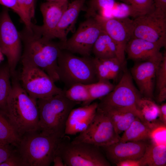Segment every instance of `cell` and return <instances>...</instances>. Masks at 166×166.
I'll list each match as a JSON object with an SVG mask.
<instances>
[{
    "instance_id": "1",
    "label": "cell",
    "mask_w": 166,
    "mask_h": 166,
    "mask_svg": "<svg viewBox=\"0 0 166 166\" xmlns=\"http://www.w3.org/2000/svg\"><path fill=\"white\" fill-rule=\"evenodd\" d=\"M23 49L20 60L22 65L38 67L45 71L54 82L59 81L57 59L61 49L58 43L45 37L40 26L32 23L19 31Z\"/></svg>"
},
{
    "instance_id": "2",
    "label": "cell",
    "mask_w": 166,
    "mask_h": 166,
    "mask_svg": "<svg viewBox=\"0 0 166 166\" xmlns=\"http://www.w3.org/2000/svg\"><path fill=\"white\" fill-rule=\"evenodd\" d=\"M11 77L12 89L7 100L6 113L21 137L26 133L38 130L37 100L25 91L16 74Z\"/></svg>"
},
{
    "instance_id": "3",
    "label": "cell",
    "mask_w": 166,
    "mask_h": 166,
    "mask_svg": "<svg viewBox=\"0 0 166 166\" xmlns=\"http://www.w3.org/2000/svg\"><path fill=\"white\" fill-rule=\"evenodd\" d=\"M37 101L39 114L38 130L45 135L62 138L69 114L79 103L68 99L63 92Z\"/></svg>"
},
{
    "instance_id": "4",
    "label": "cell",
    "mask_w": 166,
    "mask_h": 166,
    "mask_svg": "<svg viewBox=\"0 0 166 166\" xmlns=\"http://www.w3.org/2000/svg\"><path fill=\"white\" fill-rule=\"evenodd\" d=\"M61 139L38 130L24 134L16 147L23 166H49Z\"/></svg>"
},
{
    "instance_id": "5",
    "label": "cell",
    "mask_w": 166,
    "mask_h": 166,
    "mask_svg": "<svg viewBox=\"0 0 166 166\" xmlns=\"http://www.w3.org/2000/svg\"><path fill=\"white\" fill-rule=\"evenodd\" d=\"M57 73L66 89L76 84L98 81L93 57L78 56L64 49H61L58 58Z\"/></svg>"
},
{
    "instance_id": "6",
    "label": "cell",
    "mask_w": 166,
    "mask_h": 166,
    "mask_svg": "<svg viewBox=\"0 0 166 166\" xmlns=\"http://www.w3.org/2000/svg\"><path fill=\"white\" fill-rule=\"evenodd\" d=\"M100 147L83 142H74L67 135L61 139L55 155L62 158L65 166H110Z\"/></svg>"
},
{
    "instance_id": "7",
    "label": "cell",
    "mask_w": 166,
    "mask_h": 166,
    "mask_svg": "<svg viewBox=\"0 0 166 166\" xmlns=\"http://www.w3.org/2000/svg\"><path fill=\"white\" fill-rule=\"evenodd\" d=\"M142 97L135 86L131 73L125 70L119 82L115 86L112 91L100 99L98 108L102 110L131 109L136 112L138 114L139 118L142 121L137 106Z\"/></svg>"
},
{
    "instance_id": "8",
    "label": "cell",
    "mask_w": 166,
    "mask_h": 166,
    "mask_svg": "<svg viewBox=\"0 0 166 166\" xmlns=\"http://www.w3.org/2000/svg\"><path fill=\"white\" fill-rule=\"evenodd\" d=\"M22 44L16 27L10 15L8 8L4 6L0 13V49L6 56L11 76L20 60Z\"/></svg>"
},
{
    "instance_id": "9",
    "label": "cell",
    "mask_w": 166,
    "mask_h": 166,
    "mask_svg": "<svg viewBox=\"0 0 166 166\" xmlns=\"http://www.w3.org/2000/svg\"><path fill=\"white\" fill-rule=\"evenodd\" d=\"M133 37L156 44L166 45V12L156 7L133 19Z\"/></svg>"
},
{
    "instance_id": "10",
    "label": "cell",
    "mask_w": 166,
    "mask_h": 166,
    "mask_svg": "<svg viewBox=\"0 0 166 166\" xmlns=\"http://www.w3.org/2000/svg\"><path fill=\"white\" fill-rule=\"evenodd\" d=\"M120 137L116 132L108 116L97 107L93 118L87 127L72 141L88 143L100 147L119 141Z\"/></svg>"
},
{
    "instance_id": "11",
    "label": "cell",
    "mask_w": 166,
    "mask_h": 166,
    "mask_svg": "<svg viewBox=\"0 0 166 166\" xmlns=\"http://www.w3.org/2000/svg\"><path fill=\"white\" fill-rule=\"evenodd\" d=\"M19 79L28 95L37 100L63 92L45 71L34 66L22 65Z\"/></svg>"
},
{
    "instance_id": "12",
    "label": "cell",
    "mask_w": 166,
    "mask_h": 166,
    "mask_svg": "<svg viewBox=\"0 0 166 166\" xmlns=\"http://www.w3.org/2000/svg\"><path fill=\"white\" fill-rule=\"evenodd\" d=\"M102 30L93 17L87 18L64 42H59L61 49L82 56L90 57L93 46Z\"/></svg>"
},
{
    "instance_id": "13",
    "label": "cell",
    "mask_w": 166,
    "mask_h": 166,
    "mask_svg": "<svg viewBox=\"0 0 166 166\" xmlns=\"http://www.w3.org/2000/svg\"><path fill=\"white\" fill-rule=\"evenodd\" d=\"M93 17L115 43L117 47V58L123 66L125 64L126 47L133 36V19L129 17L106 18L98 14Z\"/></svg>"
},
{
    "instance_id": "14",
    "label": "cell",
    "mask_w": 166,
    "mask_h": 166,
    "mask_svg": "<svg viewBox=\"0 0 166 166\" xmlns=\"http://www.w3.org/2000/svg\"><path fill=\"white\" fill-rule=\"evenodd\" d=\"M162 59L137 62L132 68L131 74L143 97L153 98L156 70Z\"/></svg>"
},
{
    "instance_id": "15",
    "label": "cell",
    "mask_w": 166,
    "mask_h": 166,
    "mask_svg": "<svg viewBox=\"0 0 166 166\" xmlns=\"http://www.w3.org/2000/svg\"><path fill=\"white\" fill-rule=\"evenodd\" d=\"M148 144L145 141H119L100 148L103 150L108 161L116 164L128 159H140L143 156Z\"/></svg>"
},
{
    "instance_id": "16",
    "label": "cell",
    "mask_w": 166,
    "mask_h": 166,
    "mask_svg": "<svg viewBox=\"0 0 166 166\" xmlns=\"http://www.w3.org/2000/svg\"><path fill=\"white\" fill-rule=\"evenodd\" d=\"M68 4V0H60L47 1L41 5L43 24L40 28L43 35L48 39H55L56 29Z\"/></svg>"
},
{
    "instance_id": "17",
    "label": "cell",
    "mask_w": 166,
    "mask_h": 166,
    "mask_svg": "<svg viewBox=\"0 0 166 166\" xmlns=\"http://www.w3.org/2000/svg\"><path fill=\"white\" fill-rule=\"evenodd\" d=\"M161 48L156 44L132 36L126 45L125 52L128 59L137 62L159 61L163 56L160 52Z\"/></svg>"
},
{
    "instance_id": "18",
    "label": "cell",
    "mask_w": 166,
    "mask_h": 166,
    "mask_svg": "<svg viewBox=\"0 0 166 166\" xmlns=\"http://www.w3.org/2000/svg\"><path fill=\"white\" fill-rule=\"evenodd\" d=\"M98 103L73 108L68 117L65 135H75L84 131L91 122L96 113Z\"/></svg>"
},
{
    "instance_id": "19",
    "label": "cell",
    "mask_w": 166,
    "mask_h": 166,
    "mask_svg": "<svg viewBox=\"0 0 166 166\" xmlns=\"http://www.w3.org/2000/svg\"><path fill=\"white\" fill-rule=\"evenodd\" d=\"M86 0H74L69 3L58 24L55 34V38L61 42L67 39L68 33L73 29L80 13Z\"/></svg>"
},
{
    "instance_id": "20",
    "label": "cell",
    "mask_w": 166,
    "mask_h": 166,
    "mask_svg": "<svg viewBox=\"0 0 166 166\" xmlns=\"http://www.w3.org/2000/svg\"><path fill=\"white\" fill-rule=\"evenodd\" d=\"M95 57L104 59L117 57V47L114 42L103 30L93 46Z\"/></svg>"
},
{
    "instance_id": "21",
    "label": "cell",
    "mask_w": 166,
    "mask_h": 166,
    "mask_svg": "<svg viewBox=\"0 0 166 166\" xmlns=\"http://www.w3.org/2000/svg\"><path fill=\"white\" fill-rule=\"evenodd\" d=\"M151 128L137 117L120 137L119 141H145L150 139Z\"/></svg>"
},
{
    "instance_id": "22",
    "label": "cell",
    "mask_w": 166,
    "mask_h": 166,
    "mask_svg": "<svg viewBox=\"0 0 166 166\" xmlns=\"http://www.w3.org/2000/svg\"><path fill=\"white\" fill-rule=\"evenodd\" d=\"M143 166H165L166 145L152 142L148 144L140 159Z\"/></svg>"
},
{
    "instance_id": "23",
    "label": "cell",
    "mask_w": 166,
    "mask_h": 166,
    "mask_svg": "<svg viewBox=\"0 0 166 166\" xmlns=\"http://www.w3.org/2000/svg\"><path fill=\"white\" fill-rule=\"evenodd\" d=\"M7 113L0 109V141L15 148L21 139Z\"/></svg>"
},
{
    "instance_id": "24",
    "label": "cell",
    "mask_w": 166,
    "mask_h": 166,
    "mask_svg": "<svg viewBox=\"0 0 166 166\" xmlns=\"http://www.w3.org/2000/svg\"><path fill=\"white\" fill-rule=\"evenodd\" d=\"M140 113L142 121L150 128L161 122L159 120L158 105L152 101V99L142 97L137 106Z\"/></svg>"
},
{
    "instance_id": "25",
    "label": "cell",
    "mask_w": 166,
    "mask_h": 166,
    "mask_svg": "<svg viewBox=\"0 0 166 166\" xmlns=\"http://www.w3.org/2000/svg\"><path fill=\"white\" fill-rule=\"evenodd\" d=\"M11 77L7 64L0 68V109L6 112L7 100L12 89Z\"/></svg>"
},
{
    "instance_id": "26",
    "label": "cell",
    "mask_w": 166,
    "mask_h": 166,
    "mask_svg": "<svg viewBox=\"0 0 166 166\" xmlns=\"http://www.w3.org/2000/svg\"><path fill=\"white\" fill-rule=\"evenodd\" d=\"M87 85L89 95L87 105L95 100L101 99L107 95L112 91L115 86L110 81L107 80H99Z\"/></svg>"
},
{
    "instance_id": "27",
    "label": "cell",
    "mask_w": 166,
    "mask_h": 166,
    "mask_svg": "<svg viewBox=\"0 0 166 166\" xmlns=\"http://www.w3.org/2000/svg\"><path fill=\"white\" fill-rule=\"evenodd\" d=\"M156 88L157 92L158 102L162 103L166 99V54H163V58L157 67L156 74Z\"/></svg>"
},
{
    "instance_id": "28",
    "label": "cell",
    "mask_w": 166,
    "mask_h": 166,
    "mask_svg": "<svg viewBox=\"0 0 166 166\" xmlns=\"http://www.w3.org/2000/svg\"><path fill=\"white\" fill-rule=\"evenodd\" d=\"M87 84H75L65 90H63L65 96L69 100L80 103L82 106L87 105L89 100Z\"/></svg>"
},
{
    "instance_id": "29",
    "label": "cell",
    "mask_w": 166,
    "mask_h": 166,
    "mask_svg": "<svg viewBox=\"0 0 166 166\" xmlns=\"http://www.w3.org/2000/svg\"><path fill=\"white\" fill-rule=\"evenodd\" d=\"M131 9L133 18L149 13L156 8L153 0H118Z\"/></svg>"
},
{
    "instance_id": "30",
    "label": "cell",
    "mask_w": 166,
    "mask_h": 166,
    "mask_svg": "<svg viewBox=\"0 0 166 166\" xmlns=\"http://www.w3.org/2000/svg\"><path fill=\"white\" fill-rule=\"evenodd\" d=\"M139 118L138 114L131 110H127L125 111L119 121L114 126L116 133L119 135L126 130L137 117Z\"/></svg>"
},
{
    "instance_id": "31",
    "label": "cell",
    "mask_w": 166,
    "mask_h": 166,
    "mask_svg": "<svg viewBox=\"0 0 166 166\" xmlns=\"http://www.w3.org/2000/svg\"><path fill=\"white\" fill-rule=\"evenodd\" d=\"M115 2V0H91L86 16L87 18L93 17L98 12L112 8Z\"/></svg>"
},
{
    "instance_id": "32",
    "label": "cell",
    "mask_w": 166,
    "mask_h": 166,
    "mask_svg": "<svg viewBox=\"0 0 166 166\" xmlns=\"http://www.w3.org/2000/svg\"><path fill=\"white\" fill-rule=\"evenodd\" d=\"M166 125L160 122L151 128L150 139L152 142L166 145Z\"/></svg>"
},
{
    "instance_id": "33",
    "label": "cell",
    "mask_w": 166,
    "mask_h": 166,
    "mask_svg": "<svg viewBox=\"0 0 166 166\" xmlns=\"http://www.w3.org/2000/svg\"><path fill=\"white\" fill-rule=\"evenodd\" d=\"M111 18H124L132 17L133 15L130 8L126 5L121 2H115L110 10Z\"/></svg>"
},
{
    "instance_id": "34",
    "label": "cell",
    "mask_w": 166,
    "mask_h": 166,
    "mask_svg": "<svg viewBox=\"0 0 166 166\" xmlns=\"http://www.w3.org/2000/svg\"><path fill=\"white\" fill-rule=\"evenodd\" d=\"M97 77L99 80H114V77L100 59L93 57Z\"/></svg>"
},
{
    "instance_id": "35",
    "label": "cell",
    "mask_w": 166,
    "mask_h": 166,
    "mask_svg": "<svg viewBox=\"0 0 166 166\" xmlns=\"http://www.w3.org/2000/svg\"><path fill=\"white\" fill-rule=\"evenodd\" d=\"M0 4L4 6L11 9L19 16L24 26H30L31 23L27 18L19 6L17 0H0Z\"/></svg>"
},
{
    "instance_id": "36",
    "label": "cell",
    "mask_w": 166,
    "mask_h": 166,
    "mask_svg": "<svg viewBox=\"0 0 166 166\" xmlns=\"http://www.w3.org/2000/svg\"><path fill=\"white\" fill-rule=\"evenodd\" d=\"M17 1L28 21L30 23L32 22V21L35 15V0H17Z\"/></svg>"
},
{
    "instance_id": "37",
    "label": "cell",
    "mask_w": 166,
    "mask_h": 166,
    "mask_svg": "<svg viewBox=\"0 0 166 166\" xmlns=\"http://www.w3.org/2000/svg\"><path fill=\"white\" fill-rule=\"evenodd\" d=\"M107 67L116 79L123 66L117 57L99 59Z\"/></svg>"
},
{
    "instance_id": "38",
    "label": "cell",
    "mask_w": 166,
    "mask_h": 166,
    "mask_svg": "<svg viewBox=\"0 0 166 166\" xmlns=\"http://www.w3.org/2000/svg\"><path fill=\"white\" fill-rule=\"evenodd\" d=\"M0 166H23L21 158L16 148Z\"/></svg>"
},
{
    "instance_id": "39",
    "label": "cell",
    "mask_w": 166,
    "mask_h": 166,
    "mask_svg": "<svg viewBox=\"0 0 166 166\" xmlns=\"http://www.w3.org/2000/svg\"><path fill=\"white\" fill-rule=\"evenodd\" d=\"M9 144L0 145V164L4 162L10 156L15 148Z\"/></svg>"
},
{
    "instance_id": "40",
    "label": "cell",
    "mask_w": 166,
    "mask_h": 166,
    "mask_svg": "<svg viewBox=\"0 0 166 166\" xmlns=\"http://www.w3.org/2000/svg\"><path fill=\"white\" fill-rule=\"evenodd\" d=\"M116 164L117 166H143L140 159H126L120 161Z\"/></svg>"
},
{
    "instance_id": "41",
    "label": "cell",
    "mask_w": 166,
    "mask_h": 166,
    "mask_svg": "<svg viewBox=\"0 0 166 166\" xmlns=\"http://www.w3.org/2000/svg\"><path fill=\"white\" fill-rule=\"evenodd\" d=\"M158 106L159 120L162 123L166 125V103L162 102Z\"/></svg>"
},
{
    "instance_id": "42",
    "label": "cell",
    "mask_w": 166,
    "mask_h": 166,
    "mask_svg": "<svg viewBox=\"0 0 166 166\" xmlns=\"http://www.w3.org/2000/svg\"><path fill=\"white\" fill-rule=\"evenodd\" d=\"M155 6L166 12V0H153Z\"/></svg>"
},
{
    "instance_id": "43",
    "label": "cell",
    "mask_w": 166,
    "mask_h": 166,
    "mask_svg": "<svg viewBox=\"0 0 166 166\" xmlns=\"http://www.w3.org/2000/svg\"><path fill=\"white\" fill-rule=\"evenodd\" d=\"M53 162L54 166H65L62 158L58 155H55Z\"/></svg>"
},
{
    "instance_id": "44",
    "label": "cell",
    "mask_w": 166,
    "mask_h": 166,
    "mask_svg": "<svg viewBox=\"0 0 166 166\" xmlns=\"http://www.w3.org/2000/svg\"><path fill=\"white\" fill-rule=\"evenodd\" d=\"M4 60V55L0 49V63Z\"/></svg>"
},
{
    "instance_id": "45",
    "label": "cell",
    "mask_w": 166,
    "mask_h": 166,
    "mask_svg": "<svg viewBox=\"0 0 166 166\" xmlns=\"http://www.w3.org/2000/svg\"><path fill=\"white\" fill-rule=\"evenodd\" d=\"M5 144H5L4 143L0 141V145H5Z\"/></svg>"
},
{
    "instance_id": "46",
    "label": "cell",
    "mask_w": 166,
    "mask_h": 166,
    "mask_svg": "<svg viewBox=\"0 0 166 166\" xmlns=\"http://www.w3.org/2000/svg\"><path fill=\"white\" fill-rule=\"evenodd\" d=\"M47 1H55L60 0H46Z\"/></svg>"
}]
</instances>
